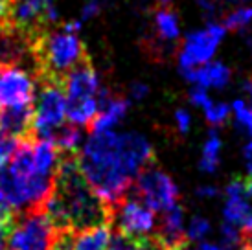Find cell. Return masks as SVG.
<instances>
[{
  "mask_svg": "<svg viewBox=\"0 0 252 250\" xmlns=\"http://www.w3.org/2000/svg\"><path fill=\"white\" fill-rule=\"evenodd\" d=\"M149 54L164 57L181 41V19L173 0H158L149 17Z\"/></svg>",
  "mask_w": 252,
  "mask_h": 250,
  "instance_id": "cell-8",
  "label": "cell"
},
{
  "mask_svg": "<svg viewBox=\"0 0 252 250\" xmlns=\"http://www.w3.org/2000/svg\"><path fill=\"white\" fill-rule=\"evenodd\" d=\"M111 241V226H94L76 232V250H107Z\"/></svg>",
  "mask_w": 252,
  "mask_h": 250,
  "instance_id": "cell-21",
  "label": "cell"
},
{
  "mask_svg": "<svg viewBox=\"0 0 252 250\" xmlns=\"http://www.w3.org/2000/svg\"><path fill=\"white\" fill-rule=\"evenodd\" d=\"M56 230L50 224L44 210L22 212L13 217L6 232L9 250H50Z\"/></svg>",
  "mask_w": 252,
  "mask_h": 250,
  "instance_id": "cell-4",
  "label": "cell"
},
{
  "mask_svg": "<svg viewBox=\"0 0 252 250\" xmlns=\"http://www.w3.org/2000/svg\"><path fill=\"white\" fill-rule=\"evenodd\" d=\"M245 188H247V195L252 197V177H247L245 179Z\"/></svg>",
  "mask_w": 252,
  "mask_h": 250,
  "instance_id": "cell-39",
  "label": "cell"
},
{
  "mask_svg": "<svg viewBox=\"0 0 252 250\" xmlns=\"http://www.w3.org/2000/svg\"><path fill=\"white\" fill-rule=\"evenodd\" d=\"M188 99H189V103L199 107V109H204V107L212 101L208 91H206V89H201V87H193V89L188 92Z\"/></svg>",
  "mask_w": 252,
  "mask_h": 250,
  "instance_id": "cell-29",
  "label": "cell"
},
{
  "mask_svg": "<svg viewBox=\"0 0 252 250\" xmlns=\"http://www.w3.org/2000/svg\"><path fill=\"white\" fill-rule=\"evenodd\" d=\"M210 221L206 217L193 216L186 228V237H188V241H203L204 237L210 234Z\"/></svg>",
  "mask_w": 252,
  "mask_h": 250,
  "instance_id": "cell-26",
  "label": "cell"
},
{
  "mask_svg": "<svg viewBox=\"0 0 252 250\" xmlns=\"http://www.w3.org/2000/svg\"><path fill=\"white\" fill-rule=\"evenodd\" d=\"M245 250H252V230L245 232Z\"/></svg>",
  "mask_w": 252,
  "mask_h": 250,
  "instance_id": "cell-38",
  "label": "cell"
},
{
  "mask_svg": "<svg viewBox=\"0 0 252 250\" xmlns=\"http://www.w3.org/2000/svg\"><path fill=\"white\" fill-rule=\"evenodd\" d=\"M103 85L99 81L96 68L92 66L91 57L79 62L76 68L64 79V94L66 101H79V99H98L99 89Z\"/></svg>",
  "mask_w": 252,
  "mask_h": 250,
  "instance_id": "cell-15",
  "label": "cell"
},
{
  "mask_svg": "<svg viewBox=\"0 0 252 250\" xmlns=\"http://www.w3.org/2000/svg\"><path fill=\"white\" fill-rule=\"evenodd\" d=\"M226 33L228 31L221 21H208L204 28L186 35L177 52L179 72L182 74V72H188L191 68L214 61V56L217 54Z\"/></svg>",
  "mask_w": 252,
  "mask_h": 250,
  "instance_id": "cell-5",
  "label": "cell"
},
{
  "mask_svg": "<svg viewBox=\"0 0 252 250\" xmlns=\"http://www.w3.org/2000/svg\"><path fill=\"white\" fill-rule=\"evenodd\" d=\"M44 214L54 230L81 232L94 226H111L112 208L87 182L77 155H63L54 189L44 204Z\"/></svg>",
  "mask_w": 252,
  "mask_h": 250,
  "instance_id": "cell-1",
  "label": "cell"
},
{
  "mask_svg": "<svg viewBox=\"0 0 252 250\" xmlns=\"http://www.w3.org/2000/svg\"><path fill=\"white\" fill-rule=\"evenodd\" d=\"M33 37L11 22L0 24V68L22 66L33 74Z\"/></svg>",
  "mask_w": 252,
  "mask_h": 250,
  "instance_id": "cell-11",
  "label": "cell"
},
{
  "mask_svg": "<svg viewBox=\"0 0 252 250\" xmlns=\"http://www.w3.org/2000/svg\"><path fill=\"white\" fill-rule=\"evenodd\" d=\"M217 2L221 4V2H238V0H217ZM239 2H241V0H239Z\"/></svg>",
  "mask_w": 252,
  "mask_h": 250,
  "instance_id": "cell-40",
  "label": "cell"
},
{
  "mask_svg": "<svg viewBox=\"0 0 252 250\" xmlns=\"http://www.w3.org/2000/svg\"><path fill=\"white\" fill-rule=\"evenodd\" d=\"M221 136L217 134L216 129H212L208 138L204 140L203 151H201V158H199V169L203 173H216V169L219 167V160H221Z\"/></svg>",
  "mask_w": 252,
  "mask_h": 250,
  "instance_id": "cell-22",
  "label": "cell"
},
{
  "mask_svg": "<svg viewBox=\"0 0 252 250\" xmlns=\"http://www.w3.org/2000/svg\"><path fill=\"white\" fill-rule=\"evenodd\" d=\"M157 228L155 212L142 201L133 189L112 206L111 230L124 236L146 237L151 236Z\"/></svg>",
  "mask_w": 252,
  "mask_h": 250,
  "instance_id": "cell-7",
  "label": "cell"
},
{
  "mask_svg": "<svg viewBox=\"0 0 252 250\" xmlns=\"http://www.w3.org/2000/svg\"><path fill=\"white\" fill-rule=\"evenodd\" d=\"M133 191L153 212H158V214H164L166 210L173 208L181 199V191L175 181L155 164L136 177Z\"/></svg>",
  "mask_w": 252,
  "mask_h": 250,
  "instance_id": "cell-9",
  "label": "cell"
},
{
  "mask_svg": "<svg viewBox=\"0 0 252 250\" xmlns=\"http://www.w3.org/2000/svg\"><path fill=\"white\" fill-rule=\"evenodd\" d=\"M9 22L30 37H37L42 30L59 24V13L54 0H13Z\"/></svg>",
  "mask_w": 252,
  "mask_h": 250,
  "instance_id": "cell-10",
  "label": "cell"
},
{
  "mask_svg": "<svg viewBox=\"0 0 252 250\" xmlns=\"http://www.w3.org/2000/svg\"><path fill=\"white\" fill-rule=\"evenodd\" d=\"M37 81L22 66L0 68V107L32 105L35 101Z\"/></svg>",
  "mask_w": 252,
  "mask_h": 250,
  "instance_id": "cell-12",
  "label": "cell"
},
{
  "mask_svg": "<svg viewBox=\"0 0 252 250\" xmlns=\"http://www.w3.org/2000/svg\"><path fill=\"white\" fill-rule=\"evenodd\" d=\"M221 22L226 31H247L252 28V2H241L239 6L232 7Z\"/></svg>",
  "mask_w": 252,
  "mask_h": 250,
  "instance_id": "cell-23",
  "label": "cell"
},
{
  "mask_svg": "<svg viewBox=\"0 0 252 250\" xmlns=\"http://www.w3.org/2000/svg\"><path fill=\"white\" fill-rule=\"evenodd\" d=\"M204 118L206 122L216 129V127H221L228 122V118H232V111L230 105L224 103V101H217V99H212L210 103L203 109Z\"/></svg>",
  "mask_w": 252,
  "mask_h": 250,
  "instance_id": "cell-25",
  "label": "cell"
},
{
  "mask_svg": "<svg viewBox=\"0 0 252 250\" xmlns=\"http://www.w3.org/2000/svg\"><path fill=\"white\" fill-rule=\"evenodd\" d=\"M149 94V87L142 81H134L129 85V91H127V99L133 103V101H142L144 97H147Z\"/></svg>",
  "mask_w": 252,
  "mask_h": 250,
  "instance_id": "cell-31",
  "label": "cell"
},
{
  "mask_svg": "<svg viewBox=\"0 0 252 250\" xmlns=\"http://www.w3.org/2000/svg\"><path fill=\"white\" fill-rule=\"evenodd\" d=\"M197 4L203 9V13L208 17V21H214V17L219 11V2L217 0H197Z\"/></svg>",
  "mask_w": 252,
  "mask_h": 250,
  "instance_id": "cell-33",
  "label": "cell"
},
{
  "mask_svg": "<svg viewBox=\"0 0 252 250\" xmlns=\"http://www.w3.org/2000/svg\"><path fill=\"white\" fill-rule=\"evenodd\" d=\"M243 92H245L247 99H252V79L243 81Z\"/></svg>",
  "mask_w": 252,
  "mask_h": 250,
  "instance_id": "cell-37",
  "label": "cell"
},
{
  "mask_svg": "<svg viewBox=\"0 0 252 250\" xmlns=\"http://www.w3.org/2000/svg\"><path fill=\"white\" fill-rule=\"evenodd\" d=\"M101 6H103L101 0H87L83 4V7H81V17H79V21L85 22V21H89V19H94L96 15H99Z\"/></svg>",
  "mask_w": 252,
  "mask_h": 250,
  "instance_id": "cell-32",
  "label": "cell"
},
{
  "mask_svg": "<svg viewBox=\"0 0 252 250\" xmlns=\"http://www.w3.org/2000/svg\"><path fill=\"white\" fill-rule=\"evenodd\" d=\"M81 21L56 24L33 37V77L64 87V79L79 62L89 59V52L79 37Z\"/></svg>",
  "mask_w": 252,
  "mask_h": 250,
  "instance_id": "cell-3",
  "label": "cell"
},
{
  "mask_svg": "<svg viewBox=\"0 0 252 250\" xmlns=\"http://www.w3.org/2000/svg\"><path fill=\"white\" fill-rule=\"evenodd\" d=\"M181 76L193 87H201L206 91H223L232 81V68L223 61H210L188 72H182Z\"/></svg>",
  "mask_w": 252,
  "mask_h": 250,
  "instance_id": "cell-19",
  "label": "cell"
},
{
  "mask_svg": "<svg viewBox=\"0 0 252 250\" xmlns=\"http://www.w3.org/2000/svg\"><path fill=\"white\" fill-rule=\"evenodd\" d=\"M195 193H197V197H201V199H210V197H216L219 191H217L216 186H199Z\"/></svg>",
  "mask_w": 252,
  "mask_h": 250,
  "instance_id": "cell-35",
  "label": "cell"
},
{
  "mask_svg": "<svg viewBox=\"0 0 252 250\" xmlns=\"http://www.w3.org/2000/svg\"><path fill=\"white\" fill-rule=\"evenodd\" d=\"M15 147H17V140L9 138L6 132L0 131V169L6 166L7 160L11 158Z\"/></svg>",
  "mask_w": 252,
  "mask_h": 250,
  "instance_id": "cell-28",
  "label": "cell"
},
{
  "mask_svg": "<svg viewBox=\"0 0 252 250\" xmlns=\"http://www.w3.org/2000/svg\"><path fill=\"white\" fill-rule=\"evenodd\" d=\"M243 160H245L247 173H249V177H252V138L243 147Z\"/></svg>",
  "mask_w": 252,
  "mask_h": 250,
  "instance_id": "cell-34",
  "label": "cell"
},
{
  "mask_svg": "<svg viewBox=\"0 0 252 250\" xmlns=\"http://www.w3.org/2000/svg\"><path fill=\"white\" fill-rule=\"evenodd\" d=\"M33 103L0 107V131L13 140L33 138Z\"/></svg>",
  "mask_w": 252,
  "mask_h": 250,
  "instance_id": "cell-18",
  "label": "cell"
},
{
  "mask_svg": "<svg viewBox=\"0 0 252 250\" xmlns=\"http://www.w3.org/2000/svg\"><path fill=\"white\" fill-rule=\"evenodd\" d=\"M48 142H52L54 146L57 147V151L63 155H77L79 149H81V140H83V134H81V129L74 124H66L59 125L57 129L50 132Z\"/></svg>",
  "mask_w": 252,
  "mask_h": 250,
  "instance_id": "cell-20",
  "label": "cell"
},
{
  "mask_svg": "<svg viewBox=\"0 0 252 250\" xmlns=\"http://www.w3.org/2000/svg\"><path fill=\"white\" fill-rule=\"evenodd\" d=\"M76 241V232L74 230H57L54 234L50 250H76L74 249Z\"/></svg>",
  "mask_w": 252,
  "mask_h": 250,
  "instance_id": "cell-27",
  "label": "cell"
},
{
  "mask_svg": "<svg viewBox=\"0 0 252 250\" xmlns=\"http://www.w3.org/2000/svg\"><path fill=\"white\" fill-rule=\"evenodd\" d=\"M191 250H224V249L223 247H219V245H214V243H201Z\"/></svg>",
  "mask_w": 252,
  "mask_h": 250,
  "instance_id": "cell-36",
  "label": "cell"
},
{
  "mask_svg": "<svg viewBox=\"0 0 252 250\" xmlns=\"http://www.w3.org/2000/svg\"><path fill=\"white\" fill-rule=\"evenodd\" d=\"M173 118H175V127L179 134H188L189 127H191V116H189V112L186 109H177L175 114H173Z\"/></svg>",
  "mask_w": 252,
  "mask_h": 250,
  "instance_id": "cell-30",
  "label": "cell"
},
{
  "mask_svg": "<svg viewBox=\"0 0 252 250\" xmlns=\"http://www.w3.org/2000/svg\"><path fill=\"white\" fill-rule=\"evenodd\" d=\"M224 222H230L243 232L252 230V206L247 201L245 179H234L224 188Z\"/></svg>",
  "mask_w": 252,
  "mask_h": 250,
  "instance_id": "cell-14",
  "label": "cell"
},
{
  "mask_svg": "<svg viewBox=\"0 0 252 250\" xmlns=\"http://www.w3.org/2000/svg\"><path fill=\"white\" fill-rule=\"evenodd\" d=\"M249 48H251V59H252V41L249 42Z\"/></svg>",
  "mask_w": 252,
  "mask_h": 250,
  "instance_id": "cell-41",
  "label": "cell"
},
{
  "mask_svg": "<svg viewBox=\"0 0 252 250\" xmlns=\"http://www.w3.org/2000/svg\"><path fill=\"white\" fill-rule=\"evenodd\" d=\"M131 101L127 96H116L107 87H101L98 94V114L91 124V132L112 131L124 122L129 112Z\"/></svg>",
  "mask_w": 252,
  "mask_h": 250,
  "instance_id": "cell-16",
  "label": "cell"
},
{
  "mask_svg": "<svg viewBox=\"0 0 252 250\" xmlns=\"http://www.w3.org/2000/svg\"><path fill=\"white\" fill-rule=\"evenodd\" d=\"M37 97L33 101V136L46 140L50 132L66 122L64 87L50 81H37Z\"/></svg>",
  "mask_w": 252,
  "mask_h": 250,
  "instance_id": "cell-6",
  "label": "cell"
},
{
  "mask_svg": "<svg viewBox=\"0 0 252 250\" xmlns=\"http://www.w3.org/2000/svg\"><path fill=\"white\" fill-rule=\"evenodd\" d=\"M77 162L87 182L111 208L131 191L133 179L120 158L116 131L92 132L77 153Z\"/></svg>",
  "mask_w": 252,
  "mask_h": 250,
  "instance_id": "cell-2",
  "label": "cell"
},
{
  "mask_svg": "<svg viewBox=\"0 0 252 250\" xmlns=\"http://www.w3.org/2000/svg\"><path fill=\"white\" fill-rule=\"evenodd\" d=\"M118 147L122 164L131 179H136L144 169L157 164L151 142L140 132H118Z\"/></svg>",
  "mask_w": 252,
  "mask_h": 250,
  "instance_id": "cell-13",
  "label": "cell"
},
{
  "mask_svg": "<svg viewBox=\"0 0 252 250\" xmlns=\"http://www.w3.org/2000/svg\"><path fill=\"white\" fill-rule=\"evenodd\" d=\"M160 222L157 224L153 236L168 250H184L188 245L186 226H184V208L175 204L173 208L160 214Z\"/></svg>",
  "mask_w": 252,
  "mask_h": 250,
  "instance_id": "cell-17",
  "label": "cell"
},
{
  "mask_svg": "<svg viewBox=\"0 0 252 250\" xmlns=\"http://www.w3.org/2000/svg\"><path fill=\"white\" fill-rule=\"evenodd\" d=\"M230 111L236 125L241 127L252 138V99H247V97L234 99L230 105Z\"/></svg>",
  "mask_w": 252,
  "mask_h": 250,
  "instance_id": "cell-24",
  "label": "cell"
}]
</instances>
